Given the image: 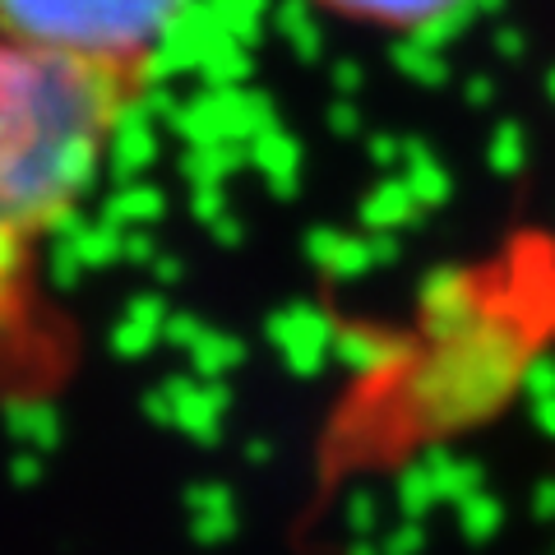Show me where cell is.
<instances>
[{
  "label": "cell",
  "mask_w": 555,
  "mask_h": 555,
  "mask_svg": "<svg viewBox=\"0 0 555 555\" xmlns=\"http://www.w3.org/2000/svg\"><path fill=\"white\" fill-rule=\"evenodd\" d=\"M149 79L0 24V398L42 403L75 371L51 250L93 195Z\"/></svg>",
  "instance_id": "obj_1"
},
{
  "label": "cell",
  "mask_w": 555,
  "mask_h": 555,
  "mask_svg": "<svg viewBox=\"0 0 555 555\" xmlns=\"http://www.w3.org/2000/svg\"><path fill=\"white\" fill-rule=\"evenodd\" d=\"M185 0H0V24L47 51L153 79V61Z\"/></svg>",
  "instance_id": "obj_2"
},
{
  "label": "cell",
  "mask_w": 555,
  "mask_h": 555,
  "mask_svg": "<svg viewBox=\"0 0 555 555\" xmlns=\"http://www.w3.org/2000/svg\"><path fill=\"white\" fill-rule=\"evenodd\" d=\"M320 5L338 10V14H352V20H366V24L412 28V24L436 20V14L449 10L454 0H320Z\"/></svg>",
  "instance_id": "obj_3"
}]
</instances>
